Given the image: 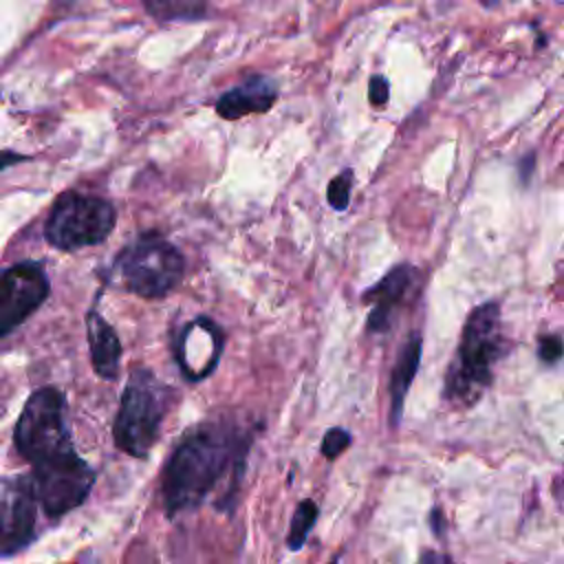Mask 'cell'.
<instances>
[{
	"label": "cell",
	"mask_w": 564,
	"mask_h": 564,
	"mask_svg": "<svg viewBox=\"0 0 564 564\" xmlns=\"http://www.w3.org/2000/svg\"><path fill=\"white\" fill-rule=\"evenodd\" d=\"M249 438L231 423H205L192 430L172 452L163 478L161 496L170 516L194 509L216 487L220 476L240 465Z\"/></svg>",
	"instance_id": "6da1fadb"
},
{
	"label": "cell",
	"mask_w": 564,
	"mask_h": 564,
	"mask_svg": "<svg viewBox=\"0 0 564 564\" xmlns=\"http://www.w3.org/2000/svg\"><path fill=\"white\" fill-rule=\"evenodd\" d=\"M505 352V333L500 306L496 302L478 304L465 319L458 350L447 368L445 399L454 408L474 405L489 388L494 366Z\"/></svg>",
	"instance_id": "7a4b0ae2"
},
{
	"label": "cell",
	"mask_w": 564,
	"mask_h": 564,
	"mask_svg": "<svg viewBox=\"0 0 564 564\" xmlns=\"http://www.w3.org/2000/svg\"><path fill=\"white\" fill-rule=\"evenodd\" d=\"M170 390L148 370H132L115 419V441L130 456H145L159 436Z\"/></svg>",
	"instance_id": "3957f363"
},
{
	"label": "cell",
	"mask_w": 564,
	"mask_h": 564,
	"mask_svg": "<svg viewBox=\"0 0 564 564\" xmlns=\"http://www.w3.org/2000/svg\"><path fill=\"white\" fill-rule=\"evenodd\" d=\"M181 251L161 236H141L117 258V273L123 286L141 297H161L183 278Z\"/></svg>",
	"instance_id": "277c9868"
},
{
	"label": "cell",
	"mask_w": 564,
	"mask_h": 564,
	"mask_svg": "<svg viewBox=\"0 0 564 564\" xmlns=\"http://www.w3.org/2000/svg\"><path fill=\"white\" fill-rule=\"evenodd\" d=\"M115 220V207L106 198L64 192L46 218L44 236L53 247L75 251L106 240Z\"/></svg>",
	"instance_id": "5b68a950"
},
{
	"label": "cell",
	"mask_w": 564,
	"mask_h": 564,
	"mask_svg": "<svg viewBox=\"0 0 564 564\" xmlns=\"http://www.w3.org/2000/svg\"><path fill=\"white\" fill-rule=\"evenodd\" d=\"M64 410V397L55 388H40L29 397L15 425V447L31 465L73 452Z\"/></svg>",
	"instance_id": "8992f818"
},
{
	"label": "cell",
	"mask_w": 564,
	"mask_h": 564,
	"mask_svg": "<svg viewBox=\"0 0 564 564\" xmlns=\"http://www.w3.org/2000/svg\"><path fill=\"white\" fill-rule=\"evenodd\" d=\"M31 485L46 516L57 518L84 502L93 487V469L73 449L33 465Z\"/></svg>",
	"instance_id": "52a82bcc"
},
{
	"label": "cell",
	"mask_w": 564,
	"mask_h": 564,
	"mask_svg": "<svg viewBox=\"0 0 564 564\" xmlns=\"http://www.w3.org/2000/svg\"><path fill=\"white\" fill-rule=\"evenodd\" d=\"M48 295V278L35 262L0 273V337L20 326Z\"/></svg>",
	"instance_id": "ba28073f"
},
{
	"label": "cell",
	"mask_w": 564,
	"mask_h": 564,
	"mask_svg": "<svg viewBox=\"0 0 564 564\" xmlns=\"http://www.w3.org/2000/svg\"><path fill=\"white\" fill-rule=\"evenodd\" d=\"M35 531V494L31 478L0 485V555L22 551Z\"/></svg>",
	"instance_id": "9c48e42d"
},
{
	"label": "cell",
	"mask_w": 564,
	"mask_h": 564,
	"mask_svg": "<svg viewBox=\"0 0 564 564\" xmlns=\"http://www.w3.org/2000/svg\"><path fill=\"white\" fill-rule=\"evenodd\" d=\"M220 350H223V335H220L218 326L205 317L192 322L183 330L178 346H176L178 364L192 381H198L212 372L207 368L205 359L216 368Z\"/></svg>",
	"instance_id": "30bf717a"
},
{
	"label": "cell",
	"mask_w": 564,
	"mask_h": 564,
	"mask_svg": "<svg viewBox=\"0 0 564 564\" xmlns=\"http://www.w3.org/2000/svg\"><path fill=\"white\" fill-rule=\"evenodd\" d=\"M414 278H416V269H412L410 264H397L364 293V302L370 304V315H368L370 333H383L390 328L392 315L397 306L405 300L408 291L412 289Z\"/></svg>",
	"instance_id": "8fae6325"
},
{
	"label": "cell",
	"mask_w": 564,
	"mask_h": 564,
	"mask_svg": "<svg viewBox=\"0 0 564 564\" xmlns=\"http://www.w3.org/2000/svg\"><path fill=\"white\" fill-rule=\"evenodd\" d=\"M278 97L275 84L267 77H251L245 84L227 90L218 101H216V112L227 119H240L251 112H267Z\"/></svg>",
	"instance_id": "7c38bea8"
},
{
	"label": "cell",
	"mask_w": 564,
	"mask_h": 564,
	"mask_svg": "<svg viewBox=\"0 0 564 564\" xmlns=\"http://www.w3.org/2000/svg\"><path fill=\"white\" fill-rule=\"evenodd\" d=\"M86 335L90 346V361L95 372L101 379H117L119 377V357H121V344L112 326L97 313L90 311L86 315Z\"/></svg>",
	"instance_id": "4fadbf2b"
},
{
	"label": "cell",
	"mask_w": 564,
	"mask_h": 564,
	"mask_svg": "<svg viewBox=\"0 0 564 564\" xmlns=\"http://www.w3.org/2000/svg\"><path fill=\"white\" fill-rule=\"evenodd\" d=\"M421 335L412 333L394 361L392 368V379H390V423L392 427H399L401 423V412H403V403L408 397V390L412 386V379L416 377L419 364H421Z\"/></svg>",
	"instance_id": "5bb4252c"
},
{
	"label": "cell",
	"mask_w": 564,
	"mask_h": 564,
	"mask_svg": "<svg viewBox=\"0 0 564 564\" xmlns=\"http://www.w3.org/2000/svg\"><path fill=\"white\" fill-rule=\"evenodd\" d=\"M317 513H319V509L311 498H304V500L297 502V507L293 511V518H291L289 533H286V546L291 551H300L306 544L308 531L315 527Z\"/></svg>",
	"instance_id": "9a60e30c"
},
{
	"label": "cell",
	"mask_w": 564,
	"mask_h": 564,
	"mask_svg": "<svg viewBox=\"0 0 564 564\" xmlns=\"http://www.w3.org/2000/svg\"><path fill=\"white\" fill-rule=\"evenodd\" d=\"M156 20H192L205 11V0H141Z\"/></svg>",
	"instance_id": "2e32d148"
},
{
	"label": "cell",
	"mask_w": 564,
	"mask_h": 564,
	"mask_svg": "<svg viewBox=\"0 0 564 564\" xmlns=\"http://www.w3.org/2000/svg\"><path fill=\"white\" fill-rule=\"evenodd\" d=\"M350 187H352V172L344 170L339 172L330 183H328V203L333 209H346L348 200H350Z\"/></svg>",
	"instance_id": "e0dca14e"
},
{
	"label": "cell",
	"mask_w": 564,
	"mask_h": 564,
	"mask_svg": "<svg viewBox=\"0 0 564 564\" xmlns=\"http://www.w3.org/2000/svg\"><path fill=\"white\" fill-rule=\"evenodd\" d=\"M348 445H350V432L344 427H330L322 438V454L328 460H335L341 452H346Z\"/></svg>",
	"instance_id": "ac0fdd59"
},
{
	"label": "cell",
	"mask_w": 564,
	"mask_h": 564,
	"mask_svg": "<svg viewBox=\"0 0 564 564\" xmlns=\"http://www.w3.org/2000/svg\"><path fill=\"white\" fill-rule=\"evenodd\" d=\"M538 357L544 361V364H555L564 357V341L560 335L551 333V335H542L538 339Z\"/></svg>",
	"instance_id": "d6986e66"
},
{
	"label": "cell",
	"mask_w": 564,
	"mask_h": 564,
	"mask_svg": "<svg viewBox=\"0 0 564 564\" xmlns=\"http://www.w3.org/2000/svg\"><path fill=\"white\" fill-rule=\"evenodd\" d=\"M370 101L375 106H383L388 101V82L386 77L377 75L370 79Z\"/></svg>",
	"instance_id": "ffe728a7"
},
{
	"label": "cell",
	"mask_w": 564,
	"mask_h": 564,
	"mask_svg": "<svg viewBox=\"0 0 564 564\" xmlns=\"http://www.w3.org/2000/svg\"><path fill=\"white\" fill-rule=\"evenodd\" d=\"M22 161H26L24 154H18V152H11V150L0 152V170H7V167H11L15 163H22Z\"/></svg>",
	"instance_id": "44dd1931"
},
{
	"label": "cell",
	"mask_w": 564,
	"mask_h": 564,
	"mask_svg": "<svg viewBox=\"0 0 564 564\" xmlns=\"http://www.w3.org/2000/svg\"><path fill=\"white\" fill-rule=\"evenodd\" d=\"M419 564H449V560L436 551H423Z\"/></svg>",
	"instance_id": "7402d4cb"
},
{
	"label": "cell",
	"mask_w": 564,
	"mask_h": 564,
	"mask_svg": "<svg viewBox=\"0 0 564 564\" xmlns=\"http://www.w3.org/2000/svg\"><path fill=\"white\" fill-rule=\"evenodd\" d=\"M485 4H494V2H498V0H482Z\"/></svg>",
	"instance_id": "603a6c76"
},
{
	"label": "cell",
	"mask_w": 564,
	"mask_h": 564,
	"mask_svg": "<svg viewBox=\"0 0 564 564\" xmlns=\"http://www.w3.org/2000/svg\"><path fill=\"white\" fill-rule=\"evenodd\" d=\"M330 564H339V557H335V560H333V562H330Z\"/></svg>",
	"instance_id": "cb8c5ba5"
}]
</instances>
